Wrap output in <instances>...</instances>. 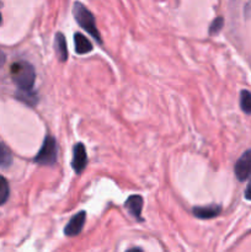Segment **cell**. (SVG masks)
Listing matches in <instances>:
<instances>
[{"label": "cell", "instance_id": "obj_1", "mask_svg": "<svg viewBox=\"0 0 251 252\" xmlns=\"http://www.w3.org/2000/svg\"><path fill=\"white\" fill-rule=\"evenodd\" d=\"M11 78L14 83L19 86L20 90L30 91L32 90L36 80V73L33 66L24 61L15 62L11 65Z\"/></svg>", "mask_w": 251, "mask_h": 252}, {"label": "cell", "instance_id": "obj_2", "mask_svg": "<svg viewBox=\"0 0 251 252\" xmlns=\"http://www.w3.org/2000/svg\"><path fill=\"white\" fill-rule=\"evenodd\" d=\"M73 14L76 22H78L88 33H90L98 43H102L100 32H98L97 27H96L95 17L91 14L90 10L86 9V6H84L81 2H75L73 6Z\"/></svg>", "mask_w": 251, "mask_h": 252}, {"label": "cell", "instance_id": "obj_3", "mask_svg": "<svg viewBox=\"0 0 251 252\" xmlns=\"http://www.w3.org/2000/svg\"><path fill=\"white\" fill-rule=\"evenodd\" d=\"M34 161L39 165H54L57 161V143L51 135H47L43 140L41 150L38 152Z\"/></svg>", "mask_w": 251, "mask_h": 252}, {"label": "cell", "instance_id": "obj_4", "mask_svg": "<svg viewBox=\"0 0 251 252\" xmlns=\"http://www.w3.org/2000/svg\"><path fill=\"white\" fill-rule=\"evenodd\" d=\"M235 175L239 181H245L251 177V149L246 150L235 164Z\"/></svg>", "mask_w": 251, "mask_h": 252}, {"label": "cell", "instance_id": "obj_5", "mask_svg": "<svg viewBox=\"0 0 251 252\" xmlns=\"http://www.w3.org/2000/svg\"><path fill=\"white\" fill-rule=\"evenodd\" d=\"M88 164V155H86L85 147L81 143L74 147L73 149V160H71V166L76 174H81Z\"/></svg>", "mask_w": 251, "mask_h": 252}, {"label": "cell", "instance_id": "obj_6", "mask_svg": "<svg viewBox=\"0 0 251 252\" xmlns=\"http://www.w3.org/2000/svg\"><path fill=\"white\" fill-rule=\"evenodd\" d=\"M86 214L85 212H79L76 216H74L70 219V221L68 223V225L64 228V234L66 236H76L78 234H80V231L83 230L84 223H85Z\"/></svg>", "mask_w": 251, "mask_h": 252}, {"label": "cell", "instance_id": "obj_7", "mask_svg": "<svg viewBox=\"0 0 251 252\" xmlns=\"http://www.w3.org/2000/svg\"><path fill=\"white\" fill-rule=\"evenodd\" d=\"M126 208L128 209L130 214H132L134 218H137L138 220H143V218L140 217L142 214V208H143V198L140 196H130L129 198L126 201L125 203Z\"/></svg>", "mask_w": 251, "mask_h": 252}, {"label": "cell", "instance_id": "obj_8", "mask_svg": "<svg viewBox=\"0 0 251 252\" xmlns=\"http://www.w3.org/2000/svg\"><path fill=\"white\" fill-rule=\"evenodd\" d=\"M221 208L216 204H211V206L206 207H196L193 208V214L199 219H211L218 216L220 213Z\"/></svg>", "mask_w": 251, "mask_h": 252}, {"label": "cell", "instance_id": "obj_9", "mask_svg": "<svg viewBox=\"0 0 251 252\" xmlns=\"http://www.w3.org/2000/svg\"><path fill=\"white\" fill-rule=\"evenodd\" d=\"M54 48H56L57 57L61 62H65L68 59V49H66V42L63 33H57L54 39Z\"/></svg>", "mask_w": 251, "mask_h": 252}, {"label": "cell", "instance_id": "obj_10", "mask_svg": "<svg viewBox=\"0 0 251 252\" xmlns=\"http://www.w3.org/2000/svg\"><path fill=\"white\" fill-rule=\"evenodd\" d=\"M74 43H75V52L78 54H86L93 51L91 42L81 33L74 34Z\"/></svg>", "mask_w": 251, "mask_h": 252}, {"label": "cell", "instance_id": "obj_11", "mask_svg": "<svg viewBox=\"0 0 251 252\" xmlns=\"http://www.w3.org/2000/svg\"><path fill=\"white\" fill-rule=\"evenodd\" d=\"M12 164V155L9 148L5 144L0 143V167L6 169Z\"/></svg>", "mask_w": 251, "mask_h": 252}, {"label": "cell", "instance_id": "obj_12", "mask_svg": "<svg viewBox=\"0 0 251 252\" xmlns=\"http://www.w3.org/2000/svg\"><path fill=\"white\" fill-rule=\"evenodd\" d=\"M240 107L248 115H251V93L243 90L240 93Z\"/></svg>", "mask_w": 251, "mask_h": 252}, {"label": "cell", "instance_id": "obj_13", "mask_svg": "<svg viewBox=\"0 0 251 252\" xmlns=\"http://www.w3.org/2000/svg\"><path fill=\"white\" fill-rule=\"evenodd\" d=\"M9 194H10L9 184H7V181L4 179V177L0 176V206H2V204L7 201Z\"/></svg>", "mask_w": 251, "mask_h": 252}, {"label": "cell", "instance_id": "obj_14", "mask_svg": "<svg viewBox=\"0 0 251 252\" xmlns=\"http://www.w3.org/2000/svg\"><path fill=\"white\" fill-rule=\"evenodd\" d=\"M224 26V19L223 17H217L214 19V21L212 22L211 26H209V33L211 34H217L220 32V30Z\"/></svg>", "mask_w": 251, "mask_h": 252}, {"label": "cell", "instance_id": "obj_15", "mask_svg": "<svg viewBox=\"0 0 251 252\" xmlns=\"http://www.w3.org/2000/svg\"><path fill=\"white\" fill-rule=\"evenodd\" d=\"M245 197H246V199H250V201H251V182L248 185V187H246Z\"/></svg>", "mask_w": 251, "mask_h": 252}, {"label": "cell", "instance_id": "obj_16", "mask_svg": "<svg viewBox=\"0 0 251 252\" xmlns=\"http://www.w3.org/2000/svg\"><path fill=\"white\" fill-rule=\"evenodd\" d=\"M4 63H5V54L0 51V66L4 65Z\"/></svg>", "mask_w": 251, "mask_h": 252}, {"label": "cell", "instance_id": "obj_17", "mask_svg": "<svg viewBox=\"0 0 251 252\" xmlns=\"http://www.w3.org/2000/svg\"><path fill=\"white\" fill-rule=\"evenodd\" d=\"M0 24H1V15H0Z\"/></svg>", "mask_w": 251, "mask_h": 252}]
</instances>
